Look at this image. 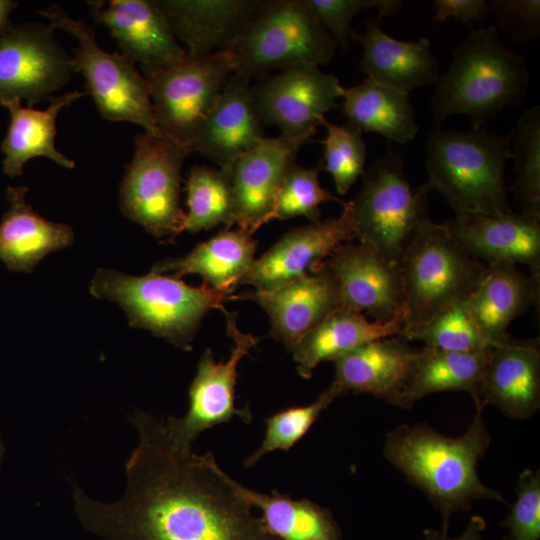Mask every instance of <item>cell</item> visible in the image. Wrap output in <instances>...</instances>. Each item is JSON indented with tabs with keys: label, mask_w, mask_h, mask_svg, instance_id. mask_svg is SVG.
I'll return each mask as SVG.
<instances>
[{
	"label": "cell",
	"mask_w": 540,
	"mask_h": 540,
	"mask_svg": "<svg viewBox=\"0 0 540 540\" xmlns=\"http://www.w3.org/2000/svg\"><path fill=\"white\" fill-rule=\"evenodd\" d=\"M342 112L347 123L389 141L406 144L419 128L408 93L379 84L369 78L343 89Z\"/></svg>",
	"instance_id": "31"
},
{
	"label": "cell",
	"mask_w": 540,
	"mask_h": 540,
	"mask_svg": "<svg viewBox=\"0 0 540 540\" xmlns=\"http://www.w3.org/2000/svg\"><path fill=\"white\" fill-rule=\"evenodd\" d=\"M489 349L456 352L426 346L419 348L399 408L410 409L420 399L438 392L464 391L475 398Z\"/></svg>",
	"instance_id": "32"
},
{
	"label": "cell",
	"mask_w": 540,
	"mask_h": 540,
	"mask_svg": "<svg viewBox=\"0 0 540 540\" xmlns=\"http://www.w3.org/2000/svg\"><path fill=\"white\" fill-rule=\"evenodd\" d=\"M53 29L77 40L73 52L75 72L85 79L86 89L106 120L130 122L143 132L159 135L148 87L137 66L122 53H110L99 46L94 29L81 19L70 17L56 3L38 11Z\"/></svg>",
	"instance_id": "9"
},
{
	"label": "cell",
	"mask_w": 540,
	"mask_h": 540,
	"mask_svg": "<svg viewBox=\"0 0 540 540\" xmlns=\"http://www.w3.org/2000/svg\"><path fill=\"white\" fill-rule=\"evenodd\" d=\"M443 224L473 258L487 265H524L540 280V220L512 210L504 214L455 213Z\"/></svg>",
	"instance_id": "19"
},
{
	"label": "cell",
	"mask_w": 540,
	"mask_h": 540,
	"mask_svg": "<svg viewBox=\"0 0 540 540\" xmlns=\"http://www.w3.org/2000/svg\"><path fill=\"white\" fill-rule=\"evenodd\" d=\"M474 403L493 405L504 415L525 420L540 409L539 339L510 337L490 347Z\"/></svg>",
	"instance_id": "20"
},
{
	"label": "cell",
	"mask_w": 540,
	"mask_h": 540,
	"mask_svg": "<svg viewBox=\"0 0 540 540\" xmlns=\"http://www.w3.org/2000/svg\"><path fill=\"white\" fill-rule=\"evenodd\" d=\"M516 181L512 188L521 213L540 220V106L524 109L512 140Z\"/></svg>",
	"instance_id": "35"
},
{
	"label": "cell",
	"mask_w": 540,
	"mask_h": 540,
	"mask_svg": "<svg viewBox=\"0 0 540 540\" xmlns=\"http://www.w3.org/2000/svg\"><path fill=\"white\" fill-rule=\"evenodd\" d=\"M335 218L291 229L256 259L240 285L272 291L312 272L339 246L356 238L351 202Z\"/></svg>",
	"instance_id": "16"
},
{
	"label": "cell",
	"mask_w": 540,
	"mask_h": 540,
	"mask_svg": "<svg viewBox=\"0 0 540 540\" xmlns=\"http://www.w3.org/2000/svg\"><path fill=\"white\" fill-rule=\"evenodd\" d=\"M404 317L381 322L339 308L307 333L291 352L299 375L305 379L323 361H333L349 351L381 338L401 335Z\"/></svg>",
	"instance_id": "30"
},
{
	"label": "cell",
	"mask_w": 540,
	"mask_h": 540,
	"mask_svg": "<svg viewBox=\"0 0 540 540\" xmlns=\"http://www.w3.org/2000/svg\"><path fill=\"white\" fill-rule=\"evenodd\" d=\"M18 2L13 0H0V40L12 25L10 16L17 8Z\"/></svg>",
	"instance_id": "45"
},
{
	"label": "cell",
	"mask_w": 540,
	"mask_h": 540,
	"mask_svg": "<svg viewBox=\"0 0 540 540\" xmlns=\"http://www.w3.org/2000/svg\"><path fill=\"white\" fill-rule=\"evenodd\" d=\"M483 410L475 403L472 421L456 437L425 423L401 424L385 435L384 458L439 511L443 534L448 532L451 516L467 512L475 500L506 503L500 492L481 481L477 471L491 442Z\"/></svg>",
	"instance_id": "2"
},
{
	"label": "cell",
	"mask_w": 540,
	"mask_h": 540,
	"mask_svg": "<svg viewBox=\"0 0 540 540\" xmlns=\"http://www.w3.org/2000/svg\"><path fill=\"white\" fill-rule=\"evenodd\" d=\"M332 385L308 405L291 406L265 419L266 433L260 447L244 460V466H254L264 455L275 450H290L309 431L311 426L337 397Z\"/></svg>",
	"instance_id": "38"
},
{
	"label": "cell",
	"mask_w": 540,
	"mask_h": 540,
	"mask_svg": "<svg viewBox=\"0 0 540 540\" xmlns=\"http://www.w3.org/2000/svg\"><path fill=\"white\" fill-rule=\"evenodd\" d=\"M508 530L505 540L540 539V472L525 469L519 476L516 498L500 523Z\"/></svg>",
	"instance_id": "41"
},
{
	"label": "cell",
	"mask_w": 540,
	"mask_h": 540,
	"mask_svg": "<svg viewBox=\"0 0 540 540\" xmlns=\"http://www.w3.org/2000/svg\"><path fill=\"white\" fill-rule=\"evenodd\" d=\"M322 264L333 280L340 308L381 322L405 320L399 264L362 243L339 246Z\"/></svg>",
	"instance_id": "15"
},
{
	"label": "cell",
	"mask_w": 540,
	"mask_h": 540,
	"mask_svg": "<svg viewBox=\"0 0 540 540\" xmlns=\"http://www.w3.org/2000/svg\"><path fill=\"white\" fill-rule=\"evenodd\" d=\"M381 19L377 16L368 21L363 33H350L363 48L360 70L367 78L405 93L436 84L439 60L430 41L425 37L417 41L394 39L381 29Z\"/></svg>",
	"instance_id": "25"
},
{
	"label": "cell",
	"mask_w": 540,
	"mask_h": 540,
	"mask_svg": "<svg viewBox=\"0 0 540 540\" xmlns=\"http://www.w3.org/2000/svg\"><path fill=\"white\" fill-rule=\"evenodd\" d=\"M86 94L77 90L52 97L46 109L24 107L19 100L1 102L10 113V123L2 141L3 172L9 177L22 174L25 164L36 157L53 160L73 169L75 162L55 146L56 120L59 113Z\"/></svg>",
	"instance_id": "28"
},
{
	"label": "cell",
	"mask_w": 540,
	"mask_h": 540,
	"mask_svg": "<svg viewBox=\"0 0 540 540\" xmlns=\"http://www.w3.org/2000/svg\"><path fill=\"white\" fill-rule=\"evenodd\" d=\"M497 27L520 43H528L540 34V0H490Z\"/></svg>",
	"instance_id": "42"
},
{
	"label": "cell",
	"mask_w": 540,
	"mask_h": 540,
	"mask_svg": "<svg viewBox=\"0 0 540 540\" xmlns=\"http://www.w3.org/2000/svg\"><path fill=\"white\" fill-rule=\"evenodd\" d=\"M236 491L262 512L267 531L279 540H342L333 513L308 498L292 499L274 490L261 493L233 480Z\"/></svg>",
	"instance_id": "33"
},
{
	"label": "cell",
	"mask_w": 540,
	"mask_h": 540,
	"mask_svg": "<svg viewBox=\"0 0 540 540\" xmlns=\"http://www.w3.org/2000/svg\"><path fill=\"white\" fill-rule=\"evenodd\" d=\"M304 143L282 134L265 137L235 162L230 178L233 225L239 230L253 235L272 221L278 192Z\"/></svg>",
	"instance_id": "18"
},
{
	"label": "cell",
	"mask_w": 540,
	"mask_h": 540,
	"mask_svg": "<svg viewBox=\"0 0 540 540\" xmlns=\"http://www.w3.org/2000/svg\"><path fill=\"white\" fill-rule=\"evenodd\" d=\"M233 73L226 51L205 56L187 54L164 69L143 75L161 134L193 152L209 114Z\"/></svg>",
	"instance_id": "11"
},
{
	"label": "cell",
	"mask_w": 540,
	"mask_h": 540,
	"mask_svg": "<svg viewBox=\"0 0 540 540\" xmlns=\"http://www.w3.org/2000/svg\"><path fill=\"white\" fill-rule=\"evenodd\" d=\"M95 23L107 28L121 53L143 75L164 69L188 53L156 0L88 1Z\"/></svg>",
	"instance_id": "17"
},
{
	"label": "cell",
	"mask_w": 540,
	"mask_h": 540,
	"mask_svg": "<svg viewBox=\"0 0 540 540\" xmlns=\"http://www.w3.org/2000/svg\"><path fill=\"white\" fill-rule=\"evenodd\" d=\"M255 250L256 241L251 234L225 228L182 257L158 261L151 271L171 272L180 279L197 274L209 287L233 294L255 261Z\"/></svg>",
	"instance_id": "29"
},
{
	"label": "cell",
	"mask_w": 540,
	"mask_h": 540,
	"mask_svg": "<svg viewBox=\"0 0 540 540\" xmlns=\"http://www.w3.org/2000/svg\"><path fill=\"white\" fill-rule=\"evenodd\" d=\"M402 336L408 341H420L426 347L446 351L476 352L492 347L472 318L467 300Z\"/></svg>",
	"instance_id": "37"
},
{
	"label": "cell",
	"mask_w": 540,
	"mask_h": 540,
	"mask_svg": "<svg viewBox=\"0 0 540 540\" xmlns=\"http://www.w3.org/2000/svg\"><path fill=\"white\" fill-rule=\"evenodd\" d=\"M540 280L518 265L496 262L487 265L484 277L467 299L472 318L494 346L509 339L510 324L539 301Z\"/></svg>",
	"instance_id": "27"
},
{
	"label": "cell",
	"mask_w": 540,
	"mask_h": 540,
	"mask_svg": "<svg viewBox=\"0 0 540 540\" xmlns=\"http://www.w3.org/2000/svg\"><path fill=\"white\" fill-rule=\"evenodd\" d=\"M399 265L405 296L401 335L467 300L487 268L465 251L443 223L429 218L413 235Z\"/></svg>",
	"instance_id": "6"
},
{
	"label": "cell",
	"mask_w": 540,
	"mask_h": 540,
	"mask_svg": "<svg viewBox=\"0 0 540 540\" xmlns=\"http://www.w3.org/2000/svg\"><path fill=\"white\" fill-rule=\"evenodd\" d=\"M227 322V335L232 339L230 355L217 362L207 348L197 364V372L189 387V408L181 418L168 417L165 423L171 439L182 447H191L204 431L227 423L238 416L244 423L252 421L250 407L235 405L236 383L240 361L249 354L260 338L242 332L236 313L222 310Z\"/></svg>",
	"instance_id": "12"
},
{
	"label": "cell",
	"mask_w": 540,
	"mask_h": 540,
	"mask_svg": "<svg viewBox=\"0 0 540 540\" xmlns=\"http://www.w3.org/2000/svg\"><path fill=\"white\" fill-rule=\"evenodd\" d=\"M434 9V20L441 23L449 18L471 23L490 14L487 0H435Z\"/></svg>",
	"instance_id": "43"
},
{
	"label": "cell",
	"mask_w": 540,
	"mask_h": 540,
	"mask_svg": "<svg viewBox=\"0 0 540 540\" xmlns=\"http://www.w3.org/2000/svg\"><path fill=\"white\" fill-rule=\"evenodd\" d=\"M251 300L268 314L269 335L292 352L299 341L340 308L333 280L322 262L309 274L272 291L250 290L234 300Z\"/></svg>",
	"instance_id": "21"
},
{
	"label": "cell",
	"mask_w": 540,
	"mask_h": 540,
	"mask_svg": "<svg viewBox=\"0 0 540 540\" xmlns=\"http://www.w3.org/2000/svg\"><path fill=\"white\" fill-rule=\"evenodd\" d=\"M90 293L118 303L131 327L146 329L184 351L192 350L204 316L212 309H225L224 302L234 300V294L204 283L193 287L172 275L151 271L131 276L105 268L94 274Z\"/></svg>",
	"instance_id": "5"
},
{
	"label": "cell",
	"mask_w": 540,
	"mask_h": 540,
	"mask_svg": "<svg viewBox=\"0 0 540 540\" xmlns=\"http://www.w3.org/2000/svg\"><path fill=\"white\" fill-rule=\"evenodd\" d=\"M74 73L72 56L48 24L11 25L0 40V103L25 100L33 107L51 99Z\"/></svg>",
	"instance_id": "13"
},
{
	"label": "cell",
	"mask_w": 540,
	"mask_h": 540,
	"mask_svg": "<svg viewBox=\"0 0 540 540\" xmlns=\"http://www.w3.org/2000/svg\"><path fill=\"white\" fill-rule=\"evenodd\" d=\"M336 48L305 0H264L225 51L233 73L250 82L299 65H327Z\"/></svg>",
	"instance_id": "7"
},
{
	"label": "cell",
	"mask_w": 540,
	"mask_h": 540,
	"mask_svg": "<svg viewBox=\"0 0 540 540\" xmlns=\"http://www.w3.org/2000/svg\"><path fill=\"white\" fill-rule=\"evenodd\" d=\"M514 129L496 134L438 126L426 142L428 184L455 213L504 214L512 211L505 166L512 158Z\"/></svg>",
	"instance_id": "4"
},
{
	"label": "cell",
	"mask_w": 540,
	"mask_h": 540,
	"mask_svg": "<svg viewBox=\"0 0 540 540\" xmlns=\"http://www.w3.org/2000/svg\"><path fill=\"white\" fill-rule=\"evenodd\" d=\"M402 155L390 147L362 177L350 200L356 238L390 262L399 264L419 226L428 219V182L413 186L404 172Z\"/></svg>",
	"instance_id": "8"
},
{
	"label": "cell",
	"mask_w": 540,
	"mask_h": 540,
	"mask_svg": "<svg viewBox=\"0 0 540 540\" xmlns=\"http://www.w3.org/2000/svg\"><path fill=\"white\" fill-rule=\"evenodd\" d=\"M3 457H4V445L0 436V465L2 463Z\"/></svg>",
	"instance_id": "46"
},
{
	"label": "cell",
	"mask_w": 540,
	"mask_h": 540,
	"mask_svg": "<svg viewBox=\"0 0 540 540\" xmlns=\"http://www.w3.org/2000/svg\"><path fill=\"white\" fill-rule=\"evenodd\" d=\"M344 87L316 65H299L263 77L250 92L263 124L307 142L325 114L337 107Z\"/></svg>",
	"instance_id": "14"
},
{
	"label": "cell",
	"mask_w": 540,
	"mask_h": 540,
	"mask_svg": "<svg viewBox=\"0 0 540 540\" xmlns=\"http://www.w3.org/2000/svg\"><path fill=\"white\" fill-rule=\"evenodd\" d=\"M419 348L402 335L359 346L332 362L339 393L367 394L396 407L414 369Z\"/></svg>",
	"instance_id": "22"
},
{
	"label": "cell",
	"mask_w": 540,
	"mask_h": 540,
	"mask_svg": "<svg viewBox=\"0 0 540 540\" xmlns=\"http://www.w3.org/2000/svg\"><path fill=\"white\" fill-rule=\"evenodd\" d=\"M322 27L335 41L337 47L347 50L351 22L363 10L377 8L381 18L398 13L400 0H305Z\"/></svg>",
	"instance_id": "40"
},
{
	"label": "cell",
	"mask_w": 540,
	"mask_h": 540,
	"mask_svg": "<svg viewBox=\"0 0 540 540\" xmlns=\"http://www.w3.org/2000/svg\"><path fill=\"white\" fill-rule=\"evenodd\" d=\"M249 83L231 74L193 144V153L210 159L229 175L235 162L265 138Z\"/></svg>",
	"instance_id": "23"
},
{
	"label": "cell",
	"mask_w": 540,
	"mask_h": 540,
	"mask_svg": "<svg viewBox=\"0 0 540 540\" xmlns=\"http://www.w3.org/2000/svg\"><path fill=\"white\" fill-rule=\"evenodd\" d=\"M320 125L326 135L321 140L324 149L319 164L332 176L337 193L345 195L365 171L367 146L363 132L352 124L337 125L326 118Z\"/></svg>",
	"instance_id": "36"
},
{
	"label": "cell",
	"mask_w": 540,
	"mask_h": 540,
	"mask_svg": "<svg viewBox=\"0 0 540 540\" xmlns=\"http://www.w3.org/2000/svg\"><path fill=\"white\" fill-rule=\"evenodd\" d=\"M530 76L521 55L503 44L494 26L471 29L454 48L448 70L439 76L431 97L434 121L454 114L485 128L509 107L521 106Z\"/></svg>",
	"instance_id": "3"
},
{
	"label": "cell",
	"mask_w": 540,
	"mask_h": 540,
	"mask_svg": "<svg viewBox=\"0 0 540 540\" xmlns=\"http://www.w3.org/2000/svg\"><path fill=\"white\" fill-rule=\"evenodd\" d=\"M131 423L139 440L125 464L123 496L103 503L74 489L86 530L106 540H279L212 453L178 445L152 414L137 411Z\"/></svg>",
	"instance_id": "1"
},
{
	"label": "cell",
	"mask_w": 540,
	"mask_h": 540,
	"mask_svg": "<svg viewBox=\"0 0 540 540\" xmlns=\"http://www.w3.org/2000/svg\"><path fill=\"white\" fill-rule=\"evenodd\" d=\"M179 43L191 56L225 51L264 0H156Z\"/></svg>",
	"instance_id": "24"
},
{
	"label": "cell",
	"mask_w": 540,
	"mask_h": 540,
	"mask_svg": "<svg viewBox=\"0 0 540 540\" xmlns=\"http://www.w3.org/2000/svg\"><path fill=\"white\" fill-rule=\"evenodd\" d=\"M321 166L306 168L294 164L286 174L278 192L272 220H287L303 216L311 223L321 221L319 206L328 201H336L342 206L346 201L335 197L319 182Z\"/></svg>",
	"instance_id": "39"
},
{
	"label": "cell",
	"mask_w": 540,
	"mask_h": 540,
	"mask_svg": "<svg viewBox=\"0 0 540 540\" xmlns=\"http://www.w3.org/2000/svg\"><path fill=\"white\" fill-rule=\"evenodd\" d=\"M184 231L196 233L220 224L233 226L234 202L230 175L207 166L194 165L185 181Z\"/></svg>",
	"instance_id": "34"
},
{
	"label": "cell",
	"mask_w": 540,
	"mask_h": 540,
	"mask_svg": "<svg viewBox=\"0 0 540 540\" xmlns=\"http://www.w3.org/2000/svg\"><path fill=\"white\" fill-rule=\"evenodd\" d=\"M27 186H9V204L0 222V260L10 271H33L49 253L73 243L72 228L38 214L26 201Z\"/></svg>",
	"instance_id": "26"
},
{
	"label": "cell",
	"mask_w": 540,
	"mask_h": 540,
	"mask_svg": "<svg viewBox=\"0 0 540 540\" xmlns=\"http://www.w3.org/2000/svg\"><path fill=\"white\" fill-rule=\"evenodd\" d=\"M189 146L163 134L139 133L120 184L122 214L156 238L173 242L184 231L181 171Z\"/></svg>",
	"instance_id": "10"
},
{
	"label": "cell",
	"mask_w": 540,
	"mask_h": 540,
	"mask_svg": "<svg viewBox=\"0 0 540 540\" xmlns=\"http://www.w3.org/2000/svg\"><path fill=\"white\" fill-rule=\"evenodd\" d=\"M486 527L485 519L480 515H474L470 518L468 525L461 535L450 538L447 534H443L440 531L427 529L424 531V540H484L483 533Z\"/></svg>",
	"instance_id": "44"
}]
</instances>
